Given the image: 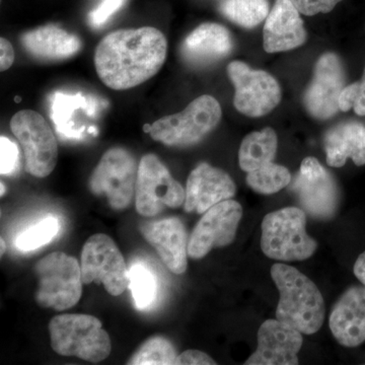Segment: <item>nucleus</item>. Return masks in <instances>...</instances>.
Returning a JSON list of instances; mask_svg holds the SVG:
<instances>
[{"mask_svg": "<svg viewBox=\"0 0 365 365\" xmlns=\"http://www.w3.org/2000/svg\"><path fill=\"white\" fill-rule=\"evenodd\" d=\"M167 54V39L158 29L143 26L118 30L98 43L96 71L108 88L130 90L158 73Z\"/></svg>", "mask_w": 365, "mask_h": 365, "instance_id": "nucleus-1", "label": "nucleus"}, {"mask_svg": "<svg viewBox=\"0 0 365 365\" xmlns=\"http://www.w3.org/2000/svg\"><path fill=\"white\" fill-rule=\"evenodd\" d=\"M271 277L280 294L276 318L306 335L318 332L325 319V302L313 281L279 263L271 268Z\"/></svg>", "mask_w": 365, "mask_h": 365, "instance_id": "nucleus-2", "label": "nucleus"}, {"mask_svg": "<svg viewBox=\"0 0 365 365\" xmlns=\"http://www.w3.org/2000/svg\"><path fill=\"white\" fill-rule=\"evenodd\" d=\"M49 331L52 349L63 356L100 362L111 353L109 334L90 314H59L50 322Z\"/></svg>", "mask_w": 365, "mask_h": 365, "instance_id": "nucleus-3", "label": "nucleus"}, {"mask_svg": "<svg viewBox=\"0 0 365 365\" xmlns=\"http://www.w3.org/2000/svg\"><path fill=\"white\" fill-rule=\"evenodd\" d=\"M306 227L307 215L302 209L287 207L269 213L262 222V251L273 260H307L318 245L307 234Z\"/></svg>", "mask_w": 365, "mask_h": 365, "instance_id": "nucleus-4", "label": "nucleus"}, {"mask_svg": "<svg viewBox=\"0 0 365 365\" xmlns=\"http://www.w3.org/2000/svg\"><path fill=\"white\" fill-rule=\"evenodd\" d=\"M222 116L218 101L204 95L190 103L182 112L158 119L151 125L150 134L153 140L165 145H194L215 130Z\"/></svg>", "mask_w": 365, "mask_h": 365, "instance_id": "nucleus-5", "label": "nucleus"}, {"mask_svg": "<svg viewBox=\"0 0 365 365\" xmlns=\"http://www.w3.org/2000/svg\"><path fill=\"white\" fill-rule=\"evenodd\" d=\"M38 288L35 299L46 309L66 311L76 306L83 294L81 268L74 257L55 252L35 266Z\"/></svg>", "mask_w": 365, "mask_h": 365, "instance_id": "nucleus-6", "label": "nucleus"}, {"mask_svg": "<svg viewBox=\"0 0 365 365\" xmlns=\"http://www.w3.org/2000/svg\"><path fill=\"white\" fill-rule=\"evenodd\" d=\"M11 129L23 148L26 172L37 178L49 176L58 160V143L45 118L21 110L11 118Z\"/></svg>", "mask_w": 365, "mask_h": 365, "instance_id": "nucleus-7", "label": "nucleus"}, {"mask_svg": "<svg viewBox=\"0 0 365 365\" xmlns=\"http://www.w3.org/2000/svg\"><path fill=\"white\" fill-rule=\"evenodd\" d=\"M138 167L130 151L113 148L106 151L91 174V191L105 196L115 210H123L130 205L134 194Z\"/></svg>", "mask_w": 365, "mask_h": 365, "instance_id": "nucleus-8", "label": "nucleus"}, {"mask_svg": "<svg viewBox=\"0 0 365 365\" xmlns=\"http://www.w3.org/2000/svg\"><path fill=\"white\" fill-rule=\"evenodd\" d=\"M186 190L155 155H145L139 163L135 186V206L140 215L155 216L165 208L185 203Z\"/></svg>", "mask_w": 365, "mask_h": 365, "instance_id": "nucleus-9", "label": "nucleus"}, {"mask_svg": "<svg viewBox=\"0 0 365 365\" xmlns=\"http://www.w3.org/2000/svg\"><path fill=\"white\" fill-rule=\"evenodd\" d=\"M81 276L83 284H103L113 297L128 288V270L123 255L107 235H91L81 253Z\"/></svg>", "mask_w": 365, "mask_h": 365, "instance_id": "nucleus-10", "label": "nucleus"}, {"mask_svg": "<svg viewBox=\"0 0 365 365\" xmlns=\"http://www.w3.org/2000/svg\"><path fill=\"white\" fill-rule=\"evenodd\" d=\"M227 74L235 86L234 105L245 116L259 118L272 112L281 101L279 83L270 73L254 71L242 61L228 64Z\"/></svg>", "mask_w": 365, "mask_h": 365, "instance_id": "nucleus-11", "label": "nucleus"}, {"mask_svg": "<svg viewBox=\"0 0 365 365\" xmlns=\"http://www.w3.org/2000/svg\"><path fill=\"white\" fill-rule=\"evenodd\" d=\"M290 190L309 215L318 220H330L337 212L339 191L332 175L314 158H306Z\"/></svg>", "mask_w": 365, "mask_h": 365, "instance_id": "nucleus-12", "label": "nucleus"}, {"mask_svg": "<svg viewBox=\"0 0 365 365\" xmlns=\"http://www.w3.org/2000/svg\"><path fill=\"white\" fill-rule=\"evenodd\" d=\"M242 216L241 204L232 199L222 201L208 209L190 237L189 257L198 260L210 253L211 250L232 244Z\"/></svg>", "mask_w": 365, "mask_h": 365, "instance_id": "nucleus-13", "label": "nucleus"}, {"mask_svg": "<svg viewBox=\"0 0 365 365\" xmlns=\"http://www.w3.org/2000/svg\"><path fill=\"white\" fill-rule=\"evenodd\" d=\"M345 71L337 54L327 52L317 61L314 76L304 96L307 112L317 120L330 119L339 111V98L345 88Z\"/></svg>", "mask_w": 365, "mask_h": 365, "instance_id": "nucleus-14", "label": "nucleus"}, {"mask_svg": "<svg viewBox=\"0 0 365 365\" xmlns=\"http://www.w3.org/2000/svg\"><path fill=\"white\" fill-rule=\"evenodd\" d=\"M302 333L279 319H267L258 331V348L245 362L246 365L299 364Z\"/></svg>", "mask_w": 365, "mask_h": 365, "instance_id": "nucleus-15", "label": "nucleus"}, {"mask_svg": "<svg viewBox=\"0 0 365 365\" xmlns=\"http://www.w3.org/2000/svg\"><path fill=\"white\" fill-rule=\"evenodd\" d=\"M237 187L225 170L200 163L189 175L184 209L186 212L203 215L208 209L232 199Z\"/></svg>", "mask_w": 365, "mask_h": 365, "instance_id": "nucleus-16", "label": "nucleus"}, {"mask_svg": "<svg viewBox=\"0 0 365 365\" xmlns=\"http://www.w3.org/2000/svg\"><path fill=\"white\" fill-rule=\"evenodd\" d=\"M140 232L170 271L175 274L186 272L189 240L184 223L177 217L143 222Z\"/></svg>", "mask_w": 365, "mask_h": 365, "instance_id": "nucleus-17", "label": "nucleus"}, {"mask_svg": "<svg viewBox=\"0 0 365 365\" xmlns=\"http://www.w3.org/2000/svg\"><path fill=\"white\" fill-rule=\"evenodd\" d=\"M299 14L290 0H276L263 29L266 52L290 51L306 43L307 31Z\"/></svg>", "mask_w": 365, "mask_h": 365, "instance_id": "nucleus-18", "label": "nucleus"}, {"mask_svg": "<svg viewBox=\"0 0 365 365\" xmlns=\"http://www.w3.org/2000/svg\"><path fill=\"white\" fill-rule=\"evenodd\" d=\"M234 40L225 26L205 23L197 26L182 43V59L192 66H207L232 53Z\"/></svg>", "mask_w": 365, "mask_h": 365, "instance_id": "nucleus-19", "label": "nucleus"}, {"mask_svg": "<svg viewBox=\"0 0 365 365\" xmlns=\"http://www.w3.org/2000/svg\"><path fill=\"white\" fill-rule=\"evenodd\" d=\"M329 326L335 339L345 347H357L364 342V285L346 290L333 307Z\"/></svg>", "mask_w": 365, "mask_h": 365, "instance_id": "nucleus-20", "label": "nucleus"}, {"mask_svg": "<svg viewBox=\"0 0 365 365\" xmlns=\"http://www.w3.org/2000/svg\"><path fill=\"white\" fill-rule=\"evenodd\" d=\"M21 44L29 55L43 61L68 59L81 49V41L78 36L53 25L23 34Z\"/></svg>", "mask_w": 365, "mask_h": 365, "instance_id": "nucleus-21", "label": "nucleus"}, {"mask_svg": "<svg viewBox=\"0 0 365 365\" xmlns=\"http://www.w3.org/2000/svg\"><path fill=\"white\" fill-rule=\"evenodd\" d=\"M327 163L341 168L351 158L355 165H365V127L357 122H346L330 129L324 138Z\"/></svg>", "mask_w": 365, "mask_h": 365, "instance_id": "nucleus-22", "label": "nucleus"}, {"mask_svg": "<svg viewBox=\"0 0 365 365\" xmlns=\"http://www.w3.org/2000/svg\"><path fill=\"white\" fill-rule=\"evenodd\" d=\"M98 104L91 96L78 93L67 95L55 93L51 101V119L59 135L66 139L78 140L83 133L78 127L79 112H97Z\"/></svg>", "mask_w": 365, "mask_h": 365, "instance_id": "nucleus-23", "label": "nucleus"}, {"mask_svg": "<svg viewBox=\"0 0 365 365\" xmlns=\"http://www.w3.org/2000/svg\"><path fill=\"white\" fill-rule=\"evenodd\" d=\"M277 146V134L270 127L252 132L242 141L239 151L240 167L250 173L272 163Z\"/></svg>", "mask_w": 365, "mask_h": 365, "instance_id": "nucleus-24", "label": "nucleus"}, {"mask_svg": "<svg viewBox=\"0 0 365 365\" xmlns=\"http://www.w3.org/2000/svg\"><path fill=\"white\" fill-rule=\"evenodd\" d=\"M220 11L228 21L245 29H253L267 19L268 0H222Z\"/></svg>", "mask_w": 365, "mask_h": 365, "instance_id": "nucleus-25", "label": "nucleus"}, {"mask_svg": "<svg viewBox=\"0 0 365 365\" xmlns=\"http://www.w3.org/2000/svg\"><path fill=\"white\" fill-rule=\"evenodd\" d=\"M129 285L137 309L143 311L153 306L158 294L155 273L143 263H136L128 270Z\"/></svg>", "mask_w": 365, "mask_h": 365, "instance_id": "nucleus-26", "label": "nucleus"}, {"mask_svg": "<svg viewBox=\"0 0 365 365\" xmlns=\"http://www.w3.org/2000/svg\"><path fill=\"white\" fill-rule=\"evenodd\" d=\"M247 182L257 193L269 195L289 186L292 175L287 168L272 162L248 173Z\"/></svg>", "mask_w": 365, "mask_h": 365, "instance_id": "nucleus-27", "label": "nucleus"}, {"mask_svg": "<svg viewBox=\"0 0 365 365\" xmlns=\"http://www.w3.org/2000/svg\"><path fill=\"white\" fill-rule=\"evenodd\" d=\"M177 352L174 345L163 336H155L145 341L127 364L170 365L176 364Z\"/></svg>", "mask_w": 365, "mask_h": 365, "instance_id": "nucleus-28", "label": "nucleus"}, {"mask_svg": "<svg viewBox=\"0 0 365 365\" xmlns=\"http://www.w3.org/2000/svg\"><path fill=\"white\" fill-rule=\"evenodd\" d=\"M59 230V220L54 216H47L41 222L26 228L16 237V249L25 253L35 251L52 242L58 235Z\"/></svg>", "mask_w": 365, "mask_h": 365, "instance_id": "nucleus-29", "label": "nucleus"}, {"mask_svg": "<svg viewBox=\"0 0 365 365\" xmlns=\"http://www.w3.org/2000/svg\"><path fill=\"white\" fill-rule=\"evenodd\" d=\"M340 111L354 110L359 116H365V66L362 78L357 83L346 86L339 98Z\"/></svg>", "mask_w": 365, "mask_h": 365, "instance_id": "nucleus-30", "label": "nucleus"}, {"mask_svg": "<svg viewBox=\"0 0 365 365\" xmlns=\"http://www.w3.org/2000/svg\"><path fill=\"white\" fill-rule=\"evenodd\" d=\"M20 165L18 145L6 136L0 137V173L2 176L14 174Z\"/></svg>", "mask_w": 365, "mask_h": 365, "instance_id": "nucleus-31", "label": "nucleus"}, {"mask_svg": "<svg viewBox=\"0 0 365 365\" xmlns=\"http://www.w3.org/2000/svg\"><path fill=\"white\" fill-rule=\"evenodd\" d=\"M126 1L127 0H102L101 4L88 14V23L93 29L102 28Z\"/></svg>", "mask_w": 365, "mask_h": 365, "instance_id": "nucleus-32", "label": "nucleus"}, {"mask_svg": "<svg viewBox=\"0 0 365 365\" xmlns=\"http://www.w3.org/2000/svg\"><path fill=\"white\" fill-rule=\"evenodd\" d=\"M297 11L304 16H316L318 14H328L332 11L342 0H290Z\"/></svg>", "mask_w": 365, "mask_h": 365, "instance_id": "nucleus-33", "label": "nucleus"}, {"mask_svg": "<svg viewBox=\"0 0 365 365\" xmlns=\"http://www.w3.org/2000/svg\"><path fill=\"white\" fill-rule=\"evenodd\" d=\"M176 364L181 365H215L216 362L208 354L199 350H187L178 355Z\"/></svg>", "mask_w": 365, "mask_h": 365, "instance_id": "nucleus-34", "label": "nucleus"}, {"mask_svg": "<svg viewBox=\"0 0 365 365\" xmlns=\"http://www.w3.org/2000/svg\"><path fill=\"white\" fill-rule=\"evenodd\" d=\"M14 61L13 45L9 40L2 37L0 39V71H6L11 68Z\"/></svg>", "mask_w": 365, "mask_h": 365, "instance_id": "nucleus-35", "label": "nucleus"}, {"mask_svg": "<svg viewBox=\"0 0 365 365\" xmlns=\"http://www.w3.org/2000/svg\"><path fill=\"white\" fill-rule=\"evenodd\" d=\"M353 271H354V275L356 276L357 279L365 287V252L360 254V256L357 258Z\"/></svg>", "mask_w": 365, "mask_h": 365, "instance_id": "nucleus-36", "label": "nucleus"}, {"mask_svg": "<svg viewBox=\"0 0 365 365\" xmlns=\"http://www.w3.org/2000/svg\"><path fill=\"white\" fill-rule=\"evenodd\" d=\"M0 242H1V255H4V252H6V242H4V239H1V241H0Z\"/></svg>", "mask_w": 365, "mask_h": 365, "instance_id": "nucleus-37", "label": "nucleus"}, {"mask_svg": "<svg viewBox=\"0 0 365 365\" xmlns=\"http://www.w3.org/2000/svg\"><path fill=\"white\" fill-rule=\"evenodd\" d=\"M0 186H1V196H4V194L6 193V187H4V182H1Z\"/></svg>", "mask_w": 365, "mask_h": 365, "instance_id": "nucleus-38", "label": "nucleus"}]
</instances>
